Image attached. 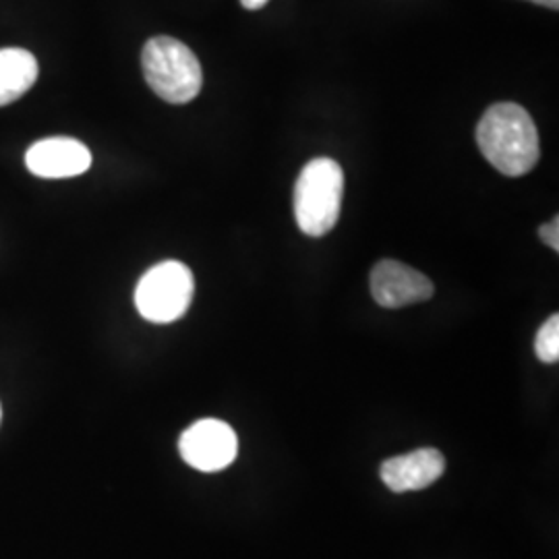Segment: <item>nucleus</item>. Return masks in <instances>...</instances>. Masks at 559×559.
<instances>
[{
  "label": "nucleus",
  "mask_w": 559,
  "mask_h": 559,
  "mask_svg": "<svg viewBox=\"0 0 559 559\" xmlns=\"http://www.w3.org/2000/svg\"><path fill=\"white\" fill-rule=\"evenodd\" d=\"M25 166L40 179H73L90 170L92 152L73 138H48L27 150Z\"/></svg>",
  "instance_id": "0eeeda50"
},
{
  "label": "nucleus",
  "mask_w": 559,
  "mask_h": 559,
  "mask_svg": "<svg viewBox=\"0 0 559 559\" xmlns=\"http://www.w3.org/2000/svg\"><path fill=\"white\" fill-rule=\"evenodd\" d=\"M270 0H240V4L245 7V9H249V11H258L261 7H265Z\"/></svg>",
  "instance_id": "f8f14e48"
},
{
  "label": "nucleus",
  "mask_w": 559,
  "mask_h": 559,
  "mask_svg": "<svg viewBox=\"0 0 559 559\" xmlns=\"http://www.w3.org/2000/svg\"><path fill=\"white\" fill-rule=\"evenodd\" d=\"M445 471V459L436 448H420L411 454L385 460L380 475L385 487L394 493L420 491L440 479Z\"/></svg>",
  "instance_id": "6e6552de"
},
{
  "label": "nucleus",
  "mask_w": 559,
  "mask_h": 559,
  "mask_svg": "<svg viewBox=\"0 0 559 559\" xmlns=\"http://www.w3.org/2000/svg\"><path fill=\"white\" fill-rule=\"evenodd\" d=\"M433 293V282L402 261H380L371 272V295L385 309H402L429 300Z\"/></svg>",
  "instance_id": "423d86ee"
},
{
  "label": "nucleus",
  "mask_w": 559,
  "mask_h": 559,
  "mask_svg": "<svg viewBox=\"0 0 559 559\" xmlns=\"http://www.w3.org/2000/svg\"><path fill=\"white\" fill-rule=\"evenodd\" d=\"M195 280L180 261H162L150 267L135 288V307L143 320L173 323L180 320L193 300Z\"/></svg>",
  "instance_id": "20e7f679"
},
{
  "label": "nucleus",
  "mask_w": 559,
  "mask_h": 559,
  "mask_svg": "<svg viewBox=\"0 0 559 559\" xmlns=\"http://www.w3.org/2000/svg\"><path fill=\"white\" fill-rule=\"evenodd\" d=\"M141 67L147 85L170 104H187L198 98L203 71L195 52L175 38L158 36L147 40L141 52Z\"/></svg>",
  "instance_id": "f03ea898"
},
{
  "label": "nucleus",
  "mask_w": 559,
  "mask_h": 559,
  "mask_svg": "<svg viewBox=\"0 0 559 559\" xmlns=\"http://www.w3.org/2000/svg\"><path fill=\"white\" fill-rule=\"evenodd\" d=\"M480 154L506 177H524L539 162V131L533 117L512 102L487 108L477 127Z\"/></svg>",
  "instance_id": "f257e3e1"
},
{
  "label": "nucleus",
  "mask_w": 559,
  "mask_h": 559,
  "mask_svg": "<svg viewBox=\"0 0 559 559\" xmlns=\"http://www.w3.org/2000/svg\"><path fill=\"white\" fill-rule=\"evenodd\" d=\"M38 81V60L23 48H0V108L25 96Z\"/></svg>",
  "instance_id": "1a4fd4ad"
},
{
  "label": "nucleus",
  "mask_w": 559,
  "mask_h": 559,
  "mask_svg": "<svg viewBox=\"0 0 559 559\" xmlns=\"http://www.w3.org/2000/svg\"><path fill=\"white\" fill-rule=\"evenodd\" d=\"M0 420H2V408H0Z\"/></svg>",
  "instance_id": "4468645a"
},
{
  "label": "nucleus",
  "mask_w": 559,
  "mask_h": 559,
  "mask_svg": "<svg viewBox=\"0 0 559 559\" xmlns=\"http://www.w3.org/2000/svg\"><path fill=\"white\" fill-rule=\"evenodd\" d=\"M531 2H537L540 7H547V9H554L558 11L559 0H531Z\"/></svg>",
  "instance_id": "ddd939ff"
},
{
  "label": "nucleus",
  "mask_w": 559,
  "mask_h": 559,
  "mask_svg": "<svg viewBox=\"0 0 559 559\" xmlns=\"http://www.w3.org/2000/svg\"><path fill=\"white\" fill-rule=\"evenodd\" d=\"M535 353L540 362H558L559 360V316H551L543 323V328L535 338Z\"/></svg>",
  "instance_id": "9d476101"
},
{
  "label": "nucleus",
  "mask_w": 559,
  "mask_h": 559,
  "mask_svg": "<svg viewBox=\"0 0 559 559\" xmlns=\"http://www.w3.org/2000/svg\"><path fill=\"white\" fill-rule=\"evenodd\" d=\"M344 173L332 158H316L300 170L295 185V218L307 237L328 235L340 218Z\"/></svg>",
  "instance_id": "7ed1b4c3"
},
{
  "label": "nucleus",
  "mask_w": 559,
  "mask_h": 559,
  "mask_svg": "<svg viewBox=\"0 0 559 559\" xmlns=\"http://www.w3.org/2000/svg\"><path fill=\"white\" fill-rule=\"evenodd\" d=\"M539 237L547 247H551L554 251H559V221L554 218L547 224H543L539 230Z\"/></svg>",
  "instance_id": "9b49d317"
},
{
  "label": "nucleus",
  "mask_w": 559,
  "mask_h": 559,
  "mask_svg": "<svg viewBox=\"0 0 559 559\" xmlns=\"http://www.w3.org/2000/svg\"><path fill=\"white\" fill-rule=\"evenodd\" d=\"M180 456L201 473H218L239 454L237 433L228 423L203 419L193 423L179 441Z\"/></svg>",
  "instance_id": "39448f33"
}]
</instances>
